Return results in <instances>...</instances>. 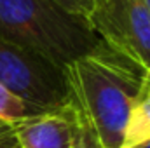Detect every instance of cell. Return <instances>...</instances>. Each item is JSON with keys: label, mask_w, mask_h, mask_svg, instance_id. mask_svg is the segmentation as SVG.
<instances>
[{"label": "cell", "mask_w": 150, "mask_h": 148, "mask_svg": "<svg viewBox=\"0 0 150 148\" xmlns=\"http://www.w3.org/2000/svg\"><path fill=\"white\" fill-rule=\"evenodd\" d=\"M68 103L103 148H122L127 117L150 75L103 42L65 68Z\"/></svg>", "instance_id": "obj_1"}, {"label": "cell", "mask_w": 150, "mask_h": 148, "mask_svg": "<svg viewBox=\"0 0 150 148\" xmlns=\"http://www.w3.org/2000/svg\"><path fill=\"white\" fill-rule=\"evenodd\" d=\"M0 37L61 68L101 44L86 18L51 0H0Z\"/></svg>", "instance_id": "obj_2"}, {"label": "cell", "mask_w": 150, "mask_h": 148, "mask_svg": "<svg viewBox=\"0 0 150 148\" xmlns=\"http://www.w3.org/2000/svg\"><path fill=\"white\" fill-rule=\"evenodd\" d=\"M0 84L38 110H56L68 103V87L61 66L2 37Z\"/></svg>", "instance_id": "obj_3"}, {"label": "cell", "mask_w": 150, "mask_h": 148, "mask_svg": "<svg viewBox=\"0 0 150 148\" xmlns=\"http://www.w3.org/2000/svg\"><path fill=\"white\" fill-rule=\"evenodd\" d=\"M86 19L107 47L150 75V12L142 0H94Z\"/></svg>", "instance_id": "obj_4"}, {"label": "cell", "mask_w": 150, "mask_h": 148, "mask_svg": "<svg viewBox=\"0 0 150 148\" xmlns=\"http://www.w3.org/2000/svg\"><path fill=\"white\" fill-rule=\"evenodd\" d=\"M77 131L79 118L70 103L12 125L19 148H74Z\"/></svg>", "instance_id": "obj_5"}, {"label": "cell", "mask_w": 150, "mask_h": 148, "mask_svg": "<svg viewBox=\"0 0 150 148\" xmlns=\"http://www.w3.org/2000/svg\"><path fill=\"white\" fill-rule=\"evenodd\" d=\"M150 141V78L136 98L127 117L122 148H136Z\"/></svg>", "instance_id": "obj_6"}, {"label": "cell", "mask_w": 150, "mask_h": 148, "mask_svg": "<svg viewBox=\"0 0 150 148\" xmlns=\"http://www.w3.org/2000/svg\"><path fill=\"white\" fill-rule=\"evenodd\" d=\"M42 111L44 110H38L37 106L14 96L9 89H5L0 84V122L12 127L18 122H21L28 117H33L37 113H42Z\"/></svg>", "instance_id": "obj_7"}, {"label": "cell", "mask_w": 150, "mask_h": 148, "mask_svg": "<svg viewBox=\"0 0 150 148\" xmlns=\"http://www.w3.org/2000/svg\"><path fill=\"white\" fill-rule=\"evenodd\" d=\"M77 118H79V131H77V140H75L74 148H103L100 145L98 138L94 136V132L91 131V127L79 115H77Z\"/></svg>", "instance_id": "obj_8"}, {"label": "cell", "mask_w": 150, "mask_h": 148, "mask_svg": "<svg viewBox=\"0 0 150 148\" xmlns=\"http://www.w3.org/2000/svg\"><path fill=\"white\" fill-rule=\"evenodd\" d=\"M51 2H54L56 5H59L61 9H65L70 14L80 16V18H87L94 0H51Z\"/></svg>", "instance_id": "obj_9"}, {"label": "cell", "mask_w": 150, "mask_h": 148, "mask_svg": "<svg viewBox=\"0 0 150 148\" xmlns=\"http://www.w3.org/2000/svg\"><path fill=\"white\" fill-rule=\"evenodd\" d=\"M0 148H19L18 141H16V136L12 132V127L0 132Z\"/></svg>", "instance_id": "obj_10"}, {"label": "cell", "mask_w": 150, "mask_h": 148, "mask_svg": "<svg viewBox=\"0 0 150 148\" xmlns=\"http://www.w3.org/2000/svg\"><path fill=\"white\" fill-rule=\"evenodd\" d=\"M7 129H11V125H7V124L0 122V132H4V131H7Z\"/></svg>", "instance_id": "obj_11"}, {"label": "cell", "mask_w": 150, "mask_h": 148, "mask_svg": "<svg viewBox=\"0 0 150 148\" xmlns=\"http://www.w3.org/2000/svg\"><path fill=\"white\" fill-rule=\"evenodd\" d=\"M142 2H143V5L147 7V11L150 12V0H142Z\"/></svg>", "instance_id": "obj_12"}, {"label": "cell", "mask_w": 150, "mask_h": 148, "mask_svg": "<svg viewBox=\"0 0 150 148\" xmlns=\"http://www.w3.org/2000/svg\"><path fill=\"white\" fill-rule=\"evenodd\" d=\"M136 148H150V141L149 143H143V145H140V147H136Z\"/></svg>", "instance_id": "obj_13"}]
</instances>
